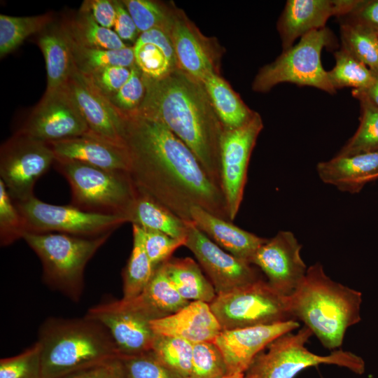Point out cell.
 Returning a JSON list of instances; mask_svg holds the SVG:
<instances>
[{
  "label": "cell",
  "instance_id": "cell-1",
  "mask_svg": "<svg viewBox=\"0 0 378 378\" xmlns=\"http://www.w3.org/2000/svg\"><path fill=\"white\" fill-rule=\"evenodd\" d=\"M130 176L141 192L183 220L199 206L230 220L225 201L192 150L160 122L120 114Z\"/></svg>",
  "mask_w": 378,
  "mask_h": 378
},
{
  "label": "cell",
  "instance_id": "cell-2",
  "mask_svg": "<svg viewBox=\"0 0 378 378\" xmlns=\"http://www.w3.org/2000/svg\"><path fill=\"white\" fill-rule=\"evenodd\" d=\"M143 77L146 93L134 113L164 124L192 150L221 190L220 151L224 127L202 84L178 69L160 79Z\"/></svg>",
  "mask_w": 378,
  "mask_h": 378
},
{
  "label": "cell",
  "instance_id": "cell-3",
  "mask_svg": "<svg viewBox=\"0 0 378 378\" xmlns=\"http://www.w3.org/2000/svg\"><path fill=\"white\" fill-rule=\"evenodd\" d=\"M288 298L293 318L302 321L329 350L340 347L347 329L361 319L362 293L333 281L319 262L307 268Z\"/></svg>",
  "mask_w": 378,
  "mask_h": 378
},
{
  "label": "cell",
  "instance_id": "cell-4",
  "mask_svg": "<svg viewBox=\"0 0 378 378\" xmlns=\"http://www.w3.org/2000/svg\"><path fill=\"white\" fill-rule=\"evenodd\" d=\"M36 342L43 378H59L121 356L107 329L86 316L47 318Z\"/></svg>",
  "mask_w": 378,
  "mask_h": 378
},
{
  "label": "cell",
  "instance_id": "cell-5",
  "mask_svg": "<svg viewBox=\"0 0 378 378\" xmlns=\"http://www.w3.org/2000/svg\"><path fill=\"white\" fill-rule=\"evenodd\" d=\"M111 233L85 237L63 233L25 232L22 239L41 260L44 283L76 302L83 294L87 263Z\"/></svg>",
  "mask_w": 378,
  "mask_h": 378
},
{
  "label": "cell",
  "instance_id": "cell-6",
  "mask_svg": "<svg viewBox=\"0 0 378 378\" xmlns=\"http://www.w3.org/2000/svg\"><path fill=\"white\" fill-rule=\"evenodd\" d=\"M54 164L71 187V205L89 212L125 218L137 192L128 172L108 170L58 158Z\"/></svg>",
  "mask_w": 378,
  "mask_h": 378
},
{
  "label": "cell",
  "instance_id": "cell-7",
  "mask_svg": "<svg viewBox=\"0 0 378 378\" xmlns=\"http://www.w3.org/2000/svg\"><path fill=\"white\" fill-rule=\"evenodd\" d=\"M312 330L304 326L297 332H289L271 342L254 358L246 378H293L300 371L320 364L344 367L362 374L365 362L358 355L347 351L336 349L326 356L317 355L305 347Z\"/></svg>",
  "mask_w": 378,
  "mask_h": 378
},
{
  "label": "cell",
  "instance_id": "cell-8",
  "mask_svg": "<svg viewBox=\"0 0 378 378\" xmlns=\"http://www.w3.org/2000/svg\"><path fill=\"white\" fill-rule=\"evenodd\" d=\"M331 41V32L326 27L304 35L298 43L259 70L252 83L253 90L264 93L279 83H290L335 94L337 90L331 85L321 59L323 48Z\"/></svg>",
  "mask_w": 378,
  "mask_h": 378
},
{
  "label": "cell",
  "instance_id": "cell-9",
  "mask_svg": "<svg viewBox=\"0 0 378 378\" xmlns=\"http://www.w3.org/2000/svg\"><path fill=\"white\" fill-rule=\"evenodd\" d=\"M209 307L222 330L294 320L288 296L276 290L264 278L217 295Z\"/></svg>",
  "mask_w": 378,
  "mask_h": 378
},
{
  "label": "cell",
  "instance_id": "cell-10",
  "mask_svg": "<svg viewBox=\"0 0 378 378\" xmlns=\"http://www.w3.org/2000/svg\"><path fill=\"white\" fill-rule=\"evenodd\" d=\"M26 226V232H58L78 237H95L113 232L127 223L123 217L83 211L73 205H55L34 195L15 202Z\"/></svg>",
  "mask_w": 378,
  "mask_h": 378
},
{
  "label": "cell",
  "instance_id": "cell-11",
  "mask_svg": "<svg viewBox=\"0 0 378 378\" xmlns=\"http://www.w3.org/2000/svg\"><path fill=\"white\" fill-rule=\"evenodd\" d=\"M49 145L15 133L0 149V180L13 200L24 201L33 196L34 186L55 162Z\"/></svg>",
  "mask_w": 378,
  "mask_h": 378
},
{
  "label": "cell",
  "instance_id": "cell-12",
  "mask_svg": "<svg viewBox=\"0 0 378 378\" xmlns=\"http://www.w3.org/2000/svg\"><path fill=\"white\" fill-rule=\"evenodd\" d=\"M262 128V118L255 112L243 126L223 130L220 151V188L231 221L234 220L239 210L250 158Z\"/></svg>",
  "mask_w": 378,
  "mask_h": 378
},
{
  "label": "cell",
  "instance_id": "cell-13",
  "mask_svg": "<svg viewBox=\"0 0 378 378\" xmlns=\"http://www.w3.org/2000/svg\"><path fill=\"white\" fill-rule=\"evenodd\" d=\"M85 316L107 329L121 356L152 350L155 337L152 320L132 299L102 302L90 308Z\"/></svg>",
  "mask_w": 378,
  "mask_h": 378
},
{
  "label": "cell",
  "instance_id": "cell-14",
  "mask_svg": "<svg viewBox=\"0 0 378 378\" xmlns=\"http://www.w3.org/2000/svg\"><path fill=\"white\" fill-rule=\"evenodd\" d=\"M167 33L174 49L178 69L200 83L209 75L220 74L222 47L216 38L205 36L174 4Z\"/></svg>",
  "mask_w": 378,
  "mask_h": 378
},
{
  "label": "cell",
  "instance_id": "cell-15",
  "mask_svg": "<svg viewBox=\"0 0 378 378\" xmlns=\"http://www.w3.org/2000/svg\"><path fill=\"white\" fill-rule=\"evenodd\" d=\"M206 273L217 295L231 291L263 278L260 270L221 248L200 230L188 223L185 243Z\"/></svg>",
  "mask_w": 378,
  "mask_h": 378
},
{
  "label": "cell",
  "instance_id": "cell-16",
  "mask_svg": "<svg viewBox=\"0 0 378 378\" xmlns=\"http://www.w3.org/2000/svg\"><path fill=\"white\" fill-rule=\"evenodd\" d=\"M18 132L48 143L89 132L78 106L65 88L46 92Z\"/></svg>",
  "mask_w": 378,
  "mask_h": 378
},
{
  "label": "cell",
  "instance_id": "cell-17",
  "mask_svg": "<svg viewBox=\"0 0 378 378\" xmlns=\"http://www.w3.org/2000/svg\"><path fill=\"white\" fill-rule=\"evenodd\" d=\"M302 245L293 232L279 231L255 252L251 264L263 272L279 293L289 296L302 281L307 267L301 257Z\"/></svg>",
  "mask_w": 378,
  "mask_h": 378
},
{
  "label": "cell",
  "instance_id": "cell-18",
  "mask_svg": "<svg viewBox=\"0 0 378 378\" xmlns=\"http://www.w3.org/2000/svg\"><path fill=\"white\" fill-rule=\"evenodd\" d=\"M64 88L82 114L88 134L125 148L120 113L75 66Z\"/></svg>",
  "mask_w": 378,
  "mask_h": 378
},
{
  "label": "cell",
  "instance_id": "cell-19",
  "mask_svg": "<svg viewBox=\"0 0 378 378\" xmlns=\"http://www.w3.org/2000/svg\"><path fill=\"white\" fill-rule=\"evenodd\" d=\"M300 327L296 320L222 330L213 342L222 353L227 374L245 373L254 358L276 337Z\"/></svg>",
  "mask_w": 378,
  "mask_h": 378
},
{
  "label": "cell",
  "instance_id": "cell-20",
  "mask_svg": "<svg viewBox=\"0 0 378 378\" xmlns=\"http://www.w3.org/2000/svg\"><path fill=\"white\" fill-rule=\"evenodd\" d=\"M358 0H288L279 19L277 29L283 51L309 32L325 27L332 16L349 13Z\"/></svg>",
  "mask_w": 378,
  "mask_h": 378
},
{
  "label": "cell",
  "instance_id": "cell-21",
  "mask_svg": "<svg viewBox=\"0 0 378 378\" xmlns=\"http://www.w3.org/2000/svg\"><path fill=\"white\" fill-rule=\"evenodd\" d=\"M156 335L174 336L192 343L214 342L222 331L209 304L190 302L186 307L168 316L150 321Z\"/></svg>",
  "mask_w": 378,
  "mask_h": 378
},
{
  "label": "cell",
  "instance_id": "cell-22",
  "mask_svg": "<svg viewBox=\"0 0 378 378\" xmlns=\"http://www.w3.org/2000/svg\"><path fill=\"white\" fill-rule=\"evenodd\" d=\"M47 144L58 159L78 161L108 170L129 169L125 148L90 134Z\"/></svg>",
  "mask_w": 378,
  "mask_h": 378
},
{
  "label": "cell",
  "instance_id": "cell-23",
  "mask_svg": "<svg viewBox=\"0 0 378 378\" xmlns=\"http://www.w3.org/2000/svg\"><path fill=\"white\" fill-rule=\"evenodd\" d=\"M190 216L194 225L215 244L250 264L257 250L267 240L199 206L190 209Z\"/></svg>",
  "mask_w": 378,
  "mask_h": 378
},
{
  "label": "cell",
  "instance_id": "cell-24",
  "mask_svg": "<svg viewBox=\"0 0 378 378\" xmlns=\"http://www.w3.org/2000/svg\"><path fill=\"white\" fill-rule=\"evenodd\" d=\"M316 171L321 180L341 191L358 192L378 177V150L354 155L338 156L321 162Z\"/></svg>",
  "mask_w": 378,
  "mask_h": 378
},
{
  "label": "cell",
  "instance_id": "cell-25",
  "mask_svg": "<svg viewBox=\"0 0 378 378\" xmlns=\"http://www.w3.org/2000/svg\"><path fill=\"white\" fill-rule=\"evenodd\" d=\"M132 47L135 64L146 77L162 78L178 69L172 41L160 29L141 33Z\"/></svg>",
  "mask_w": 378,
  "mask_h": 378
},
{
  "label": "cell",
  "instance_id": "cell-26",
  "mask_svg": "<svg viewBox=\"0 0 378 378\" xmlns=\"http://www.w3.org/2000/svg\"><path fill=\"white\" fill-rule=\"evenodd\" d=\"M37 43L46 63V92L64 88L74 65L69 38L62 24L55 25L52 22L47 27L39 33Z\"/></svg>",
  "mask_w": 378,
  "mask_h": 378
},
{
  "label": "cell",
  "instance_id": "cell-27",
  "mask_svg": "<svg viewBox=\"0 0 378 378\" xmlns=\"http://www.w3.org/2000/svg\"><path fill=\"white\" fill-rule=\"evenodd\" d=\"M125 218L127 223L143 229L161 232L176 239H186L188 222L138 189Z\"/></svg>",
  "mask_w": 378,
  "mask_h": 378
},
{
  "label": "cell",
  "instance_id": "cell-28",
  "mask_svg": "<svg viewBox=\"0 0 378 378\" xmlns=\"http://www.w3.org/2000/svg\"><path fill=\"white\" fill-rule=\"evenodd\" d=\"M224 129H236L255 115L220 74H211L202 83Z\"/></svg>",
  "mask_w": 378,
  "mask_h": 378
},
{
  "label": "cell",
  "instance_id": "cell-29",
  "mask_svg": "<svg viewBox=\"0 0 378 378\" xmlns=\"http://www.w3.org/2000/svg\"><path fill=\"white\" fill-rule=\"evenodd\" d=\"M132 299L152 321L173 314L190 302L173 286L162 264L155 269L141 293Z\"/></svg>",
  "mask_w": 378,
  "mask_h": 378
},
{
  "label": "cell",
  "instance_id": "cell-30",
  "mask_svg": "<svg viewBox=\"0 0 378 378\" xmlns=\"http://www.w3.org/2000/svg\"><path fill=\"white\" fill-rule=\"evenodd\" d=\"M162 265L172 284L184 299L210 304L216 297L211 282L192 258H171Z\"/></svg>",
  "mask_w": 378,
  "mask_h": 378
},
{
  "label": "cell",
  "instance_id": "cell-31",
  "mask_svg": "<svg viewBox=\"0 0 378 378\" xmlns=\"http://www.w3.org/2000/svg\"><path fill=\"white\" fill-rule=\"evenodd\" d=\"M69 36L77 44L88 48L118 50L127 47L111 29L99 24L91 14L79 10L62 23Z\"/></svg>",
  "mask_w": 378,
  "mask_h": 378
},
{
  "label": "cell",
  "instance_id": "cell-32",
  "mask_svg": "<svg viewBox=\"0 0 378 378\" xmlns=\"http://www.w3.org/2000/svg\"><path fill=\"white\" fill-rule=\"evenodd\" d=\"M132 249L122 272L124 299H132L145 289L156 268L148 258L144 246L143 229L132 225Z\"/></svg>",
  "mask_w": 378,
  "mask_h": 378
},
{
  "label": "cell",
  "instance_id": "cell-33",
  "mask_svg": "<svg viewBox=\"0 0 378 378\" xmlns=\"http://www.w3.org/2000/svg\"><path fill=\"white\" fill-rule=\"evenodd\" d=\"M67 36L74 65L84 76L108 66L131 68L135 64L133 47L118 50L88 48L77 44Z\"/></svg>",
  "mask_w": 378,
  "mask_h": 378
},
{
  "label": "cell",
  "instance_id": "cell-34",
  "mask_svg": "<svg viewBox=\"0 0 378 378\" xmlns=\"http://www.w3.org/2000/svg\"><path fill=\"white\" fill-rule=\"evenodd\" d=\"M352 95L360 105L359 127L345 145L336 155H354L378 150V106L363 93L352 90Z\"/></svg>",
  "mask_w": 378,
  "mask_h": 378
},
{
  "label": "cell",
  "instance_id": "cell-35",
  "mask_svg": "<svg viewBox=\"0 0 378 378\" xmlns=\"http://www.w3.org/2000/svg\"><path fill=\"white\" fill-rule=\"evenodd\" d=\"M53 15L16 17L0 15V57L17 49L29 36L40 33L53 22Z\"/></svg>",
  "mask_w": 378,
  "mask_h": 378
},
{
  "label": "cell",
  "instance_id": "cell-36",
  "mask_svg": "<svg viewBox=\"0 0 378 378\" xmlns=\"http://www.w3.org/2000/svg\"><path fill=\"white\" fill-rule=\"evenodd\" d=\"M342 47L378 74V36L360 25L340 22Z\"/></svg>",
  "mask_w": 378,
  "mask_h": 378
},
{
  "label": "cell",
  "instance_id": "cell-37",
  "mask_svg": "<svg viewBox=\"0 0 378 378\" xmlns=\"http://www.w3.org/2000/svg\"><path fill=\"white\" fill-rule=\"evenodd\" d=\"M334 55L335 65L328 71V75L336 90L343 88L365 89L373 83V73L346 50L341 47Z\"/></svg>",
  "mask_w": 378,
  "mask_h": 378
},
{
  "label": "cell",
  "instance_id": "cell-38",
  "mask_svg": "<svg viewBox=\"0 0 378 378\" xmlns=\"http://www.w3.org/2000/svg\"><path fill=\"white\" fill-rule=\"evenodd\" d=\"M167 368L183 378H190L192 343L183 338L156 335L151 350Z\"/></svg>",
  "mask_w": 378,
  "mask_h": 378
},
{
  "label": "cell",
  "instance_id": "cell-39",
  "mask_svg": "<svg viewBox=\"0 0 378 378\" xmlns=\"http://www.w3.org/2000/svg\"><path fill=\"white\" fill-rule=\"evenodd\" d=\"M132 18L139 34L152 29H160L165 32L174 4L153 0H122Z\"/></svg>",
  "mask_w": 378,
  "mask_h": 378
},
{
  "label": "cell",
  "instance_id": "cell-40",
  "mask_svg": "<svg viewBox=\"0 0 378 378\" xmlns=\"http://www.w3.org/2000/svg\"><path fill=\"white\" fill-rule=\"evenodd\" d=\"M226 374L223 356L213 342L192 343L190 378H220Z\"/></svg>",
  "mask_w": 378,
  "mask_h": 378
},
{
  "label": "cell",
  "instance_id": "cell-41",
  "mask_svg": "<svg viewBox=\"0 0 378 378\" xmlns=\"http://www.w3.org/2000/svg\"><path fill=\"white\" fill-rule=\"evenodd\" d=\"M0 378H43L38 343L16 356L1 358Z\"/></svg>",
  "mask_w": 378,
  "mask_h": 378
},
{
  "label": "cell",
  "instance_id": "cell-42",
  "mask_svg": "<svg viewBox=\"0 0 378 378\" xmlns=\"http://www.w3.org/2000/svg\"><path fill=\"white\" fill-rule=\"evenodd\" d=\"M27 232L24 220L15 202L8 192L4 182L0 180V242L8 246L22 239Z\"/></svg>",
  "mask_w": 378,
  "mask_h": 378
},
{
  "label": "cell",
  "instance_id": "cell-43",
  "mask_svg": "<svg viewBox=\"0 0 378 378\" xmlns=\"http://www.w3.org/2000/svg\"><path fill=\"white\" fill-rule=\"evenodd\" d=\"M120 358L125 378H183L164 365L152 351Z\"/></svg>",
  "mask_w": 378,
  "mask_h": 378
},
{
  "label": "cell",
  "instance_id": "cell-44",
  "mask_svg": "<svg viewBox=\"0 0 378 378\" xmlns=\"http://www.w3.org/2000/svg\"><path fill=\"white\" fill-rule=\"evenodd\" d=\"M146 93L143 74L134 64L125 83L107 99L121 114L132 113L141 104Z\"/></svg>",
  "mask_w": 378,
  "mask_h": 378
},
{
  "label": "cell",
  "instance_id": "cell-45",
  "mask_svg": "<svg viewBox=\"0 0 378 378\" xmlns=\"http://www.w3.org/2000/svg\"><path fill=\"white\" fill-rule=\"evenodd\" d=\"M143 231L144 248L155 268L170 259L173 253L186 243V239H176L155 230Z\"/></svg>",
  "mask_w": 378,
  "mask_h": 378
},
{
  "label": "cell",
  "instance_id": "cell-46",
  "mask_svg": "<svg viewBox=\"0 0 378 378\" xmlns=\"http://www.w3.org/2000/svg\"><path fill=\"white\" fill-rule=\"evenodd\" d=\"M131 68L113 66L84 76L88 83L108 99L113 95L128 80Z\"/></svg>",
  "mask_w": 378,
  "mask_h": 378
},
{
  "label": "cell",
  "instance_id": "cell-47",
  "mask_svg": "<svg viewBox=\"0 0 378 378\" xmlns=\"http://www.w3.org/2000/svg\"><path fill=\"white\" fill-rule=\"evenodd\" d=\"M339 19L365 27L378 36V0H358L349 13Z\"/></svg>",
  "mask_w": 378,
  "mask_h": 378
},
{
  "label": "cell",
  "instance_id": "cell-48",
  "mask_svg": "<svg viewBox=\"0 0 378 378\" xmlns=\"http://www.w3.org/2000/svg\"><path fill=\"white\" fill-rule=\"evenodd\" d=\"M120 357L78 370L59 378H125L124 367Z\"/></svg>",
  "mask_w": 378,
  "mask_h": 378
},
{
  "label": "cell",
  "instance_id": "cell-49",
  "mask_svg": "<svg viewBox=\"0 0 378 378\" xmlns=\"http://www.w3.org/2000/svg\"><path fill=\"white\" fill-rule=\"evenodd\" d=\"M89 12L94 20L101 26L111 29L114 26L116 10L114 1L87 0L80 8Z\"/></svg>",
  "mask_w": 378,
  "mask_h": 378
},
{
  "label": "cell",
  "instance_id": "cell-50",
  "mask_svg": "<svg viewBox=\"0 0 378 378\" xmlns=\"http://www.w3.org/2000/svg\"><path fill=\"white\" fill-rule=\"evenodd\" d=\"M116 15L114 31L122 41H136L139 33L136 26L122 1H114Z\"/></svg>",
  "mask_w": 378,
  "mask_h": 378
},
{
  "label": "cell",
  "instance_id": "cell-51",
  "mask_svg": "<svg viewBox=\"0 0 378 378\" xmlns=\"http://www.w3.org/2000/svg\"><path fill=\"white\" fill-rule=\"evenodd\" d=\"M374 81L369 87L365 89L357 90L363 93L371 102L378 106V74H374Z\"/></svg>",
  "mask_w": 378,
  "mask_h": 378
},
{
  "label": "cell",
  "instance_id": "cell-52",
  "mask_svg": "<svg viewBox=\"0 0 378 378\" xmlns=\"http://www.w3.org/2000/svg\"><path fill=\"white\" fill-rule=\"evenodd\" d=\"M220 378H246L244 373L227 374Z\"/></svg>",
  "mask_w": 378,
  "mask_h": 378
}]
</instances>
